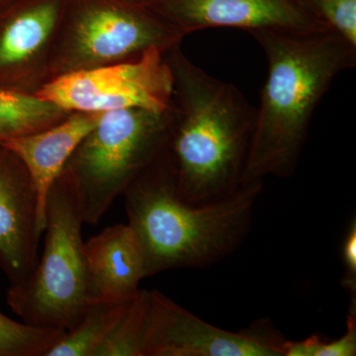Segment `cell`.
<instances>
[{"label": "cell", "instance_id": "cell-9", "mask_svg": "<svg viewBox=\"0 0 356 356\" xmlns=\"http://www.w3.org/2000/svg\"><path fill=\"white\" fill-rule=\"evenodd\" d=\"M154 13L177 29L191 34L206 28H240L313 31L329 29L297 0H156Z\"/></svg>", "mask_w": 356, "mask_h": 356}, {"label": "cell", "instance_id": "cell-11", "mask_svg": "<svg viewBox=\"0 0 356 356\" xmlns=\"http://www.w3.org/2000/svg\"><path fill=\"white\" fill-rule=\"evenodd\" d=\"M102 112H76L39 132L1 143L20 159L28 170L39 202V224L46 229V204L56 180L81 142L97 125Z\"/></svg>", "mask_w": 356, "mask_h": 356}, {"label": "cell", "instance_id": "cell-14", "mask_svg": "<svg viewBox=\"0 0 356 356\" xmlns=\"http://www.w3.org/2000/svg\"><path fill=\"white\" fill-rule=\"evenodd\" d=\"M131 301L91 302L81 320L64 332L46 356H95L125 315Z\"/></svg>", "mask_w": 356, "mask_h": 356}, {"label": "cell", "instance_id": "cell-7", "mask_svg": "<svg viewBox=\"0 0 356 356\" xmlns=\"http://www.w3.org/2000/svg\"><path fill=\"white\" fill-rule=\"evenodd\" d=\"M286 341L266 318L226 331L159 290H147L142 356H284Z\"/></svg>", "mask_w": 356, "mask_h": 356}, {"label": "cell", "instance_id": "cell-18", "mask_svg": "<svg viewBox=\"0 0 356 356\" xmlns=\"http://www.w3.org/2000/svg\"><path fill=\"white\" fill-rule=\"evenodd\" d=\"M356 355V295L350 296L346 317V332L339 339L325 341L321 337H307L304 341H286L284 356H355Z\"/></svg>", "mask_w": 356, "mask_h": 356}, {"label": "cell", "instance_id": "cell-3", "mask_svg": "<svg viewBox=\"0 0 356 356\" xmlns=\"http://www.w3.org/2000/svg\"><path fill=\"white\" fill-rule=\"evenodd\" d=\"M262 189L264 181L245 182L221 200L185 202L165 149L122 193L146 277L170 269L203 268L233 254L250 232Z\"/></svg>", "mask_w": 356, "mask_h": 356}, {"label": "cell", "instance_id": "cell-8", "mask_svg": "<svg viewBox=\"0 0 356 356\" xmlns=\"http://www.w3.org/2000/svg\"><path fill=\"white\" fill-rule=\"evenodd\" d=\"M184 35L156 13L110 3L91 4L76 16L65 51L67 72L90 69L170 50Z\"/></svg>", "mask_w": 356, "mask_h": 356}, {"label": "cell", "instance_id": "cell-17", "mask_svg": "<svg viewBox=\"0 0 356 356\" xmlns=\"http://www.w3.org/2000/svg\"><path fill=\"white\" fill-rule=\"evenodd\" d=\"M147 290L140 289L95 356H142Z\"/></svg>", "mask_w": 356, "mask_h": 356}, {"label": "cell", "instance_id": "cell-6", "mask_svg": "<svg viewBox=\"0 0 356 356\" xmlns=\"http://www.w3.org/2000/svg\"><path fill=\"white\" fill-rule=\"evenodd\" d=\"M163 54L152 48L131 60L72 70L44 84L37 95L65 111L165 113L172 107L173 76Z\"/></svg>", "mask_w": 356, "mask_h": 356}, {"label": "cell", "instance_id": "cell-13", "mask_svg": "<svg viewBox=\"0 0 356 356\" xmlns=\"http://www.w3.org/2000/svg\"><path fill=\"white\" fill-rule=\"evenodd\" d=\"M60 16L58 0L0 14V86H11L50 39Z\"/></svg>", "mask_w": 356, "mask_h": 356}, {"label": "cell", "instance_id": "cell-1", "mask_svg": "<svg viewBox=\"0 0 356 356\" xmlns=\"http://www.w3.org/2000/svg\"><path fill=\"white\" fill-rule=\"evenodd\" d=\"M267 60L255 109L243 184L291 177L316 109L341 72L356 65V47L330 29L250 32Z\"/></svg>", "mask_w": 356, "mask_h": 356}, {"label": "cell", "instance_id": "cell-15", "mask_svg": "<svg viewBox=\"0 0 356 356\" xmlns=\"http://www.w3.org/2000/svg\"><path fill=\"white\" fill-rule=\"evenodd\" d=\"M65 112L37 95L0 86V144L51 127L62 121Z\"/></svg>", "mask_w": 356, "mask_h": 356}, {"label": "cell", "instance_id": "cell-16", "mask_svg": "<svg viewBox=\"0 0 356 356\" xmlns=\"http://www.w3.org/2000/svg\"><path fill=\"white\" fill-rule=\"evenodd\" d=\"M64 332L16 322L0 312V356H46Z\"/></svg>", "mask_w": 356, "mask_h": 356}, {"label": "cell", "instance_id": "cell-12", "mask_svg": "<svg viewBox=\"0 0 356 356\" xmlns=\"http://www.w3.org/2000/svg\"><path fill=\"white\" fill-rule=\"evenodd\" d=\"M91 302L120 303L133 299L146 277L144 255L129 225L118 224L84 242Z\"/></svg>", "mask_w": 356, "mask_h": 356}, {"label": "cell", "instance_id": "cell-10", "mask_svg": "<svg viewBox=\"0 0 356 356\" xmlns=\"http://www.w3.org/2000/svg\"><path fill=\"white\" fill-rule=\"evenodd\" d=\"M42 234L31 177L16 154L0 146V268L10 286L31 277Z\"/></svg>", "mask_w": 356, "mask_h": 356}, {"label": "cell", "instance_id": "cell-4", "mask_svg": "<svg viewBox=\"0 0 356 356\" xmlns=\"http://www.w3.org/2000/svg\"><path fill=\"white\" fill-rule=\"evenodd\" d=\"M83 222L76 184L65 170L47 199L43 254L29 280L7 290V304L26 324L70 331L90 304Z\"/></svg>", "mask_w": 356, "mask_h": 356}, {"label": "cell", "instance_id": "cell-2", "mask_svg": "<svg viewBox=\"0 0 356 356\" xmlns=\"http://www.w3.org/2000/svg\"><path fill=\"white\" fill-rule=\"evenodd\" d=\"M168 51L173 93L166 152L178 195L194 205L221 200L243 184L255 108L233 83L192 64L178 44Z\"/></svg>", "mask_w": 356, "mask_h": 356}, {"label": "cell", "instance_id": "cell-5", "mask_svg": "<svg viewBox=\"0 0 356 356\" xmlns=\"http://www.w3.org/2000/svg\"><path fill=\"white\" fill-rule=\"evenodd\" d=\"M170 120V109L102 112L65 168L76 184L86 224H98L115 199L165 151Z\"/></svg>", "mask_w": 356, "mask_h": 356}, {"label": "cell", "instance_id": "cell-20", "mask_svg": "<svg viewBox=\"0 0 356 356\" xmlns=\"http://www.w3.org/2000/svg\"><path fill=\"white\" fill-rule=\"evenodd\" d=\"M341 259L344 267L341 284L350 296L356 295V220H351L343 245Z\"/></svg>", "mask_w": 356, "mask_h": 356}, {"label": "cell", "instance_id": "cell-21", "mask_svg": "<svg viewBox=\"0 0 356 356\" xmlns=\"http://www.w3.org/2000/svg\"><path fill=\"white\" fill-rule=\"evenodd\" d=\"M3 1H6V0H0V3H1V2H3Z\"/></svg>", "mask_w": 356, "mask_h": 356}, {"label": "cell", "instance_id": "cell-19", "mask_svg": "<svg viewBox=\"0 0 356 356\" xmlns=\"http://www.w3.org/2000/svg\"><path fill=\"white\" fill-rule=\"evenodd\" d=\"M322 23L356 47V0H297Z\"/></svg>", "mask_w": 356, "mask_h": 356}]
</instances>
